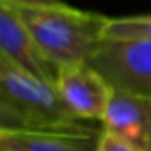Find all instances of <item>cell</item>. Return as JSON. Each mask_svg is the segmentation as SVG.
<instances>
[{"label": "cell", "mask_w": 151, "mask_h": 151, "mask_svg": "<svg viewBox=\"0 0 151 151\" xmlns=\"http://www.w3.org/2000/svg\"><path fill=\"white\" fill-rule=\"evenodd\" d=\"M98 151H143V150H140L138 146L128 143L127 140L120 138L119 135H115V133H112V132L102 128L101 138H99Z\"/></svg>", "instance_id": "9c48e42d"}, {"label": "cell", "mask_w": 151, "mask_h": 151, "mask_svg": "<svg viewBox=\"0 0 151 151\" xmlns=\"http://www.w3.org/2000/svg\"><path fill=\"white\" fill-rule=\"evenodd\" d=\"M57 89L68 109L83 120H104L114 89L88 62L62 65Z\"/></svg>", "instance_id": "277c9868"}, {"label": "cell", "mask_w": 151, "mask_h": 151, "mask_svg": "<svg viewBox=\"0 0 151 151\" xmlns=\"http://www.w3.org/2000/svg\"><path fill=\"white\" fill-rule=\"evenodd\" d=\"M10 5L17 10L47 59L59 68L88 62L104 39L106 15L81 10L65 2L49 7Z\"/></svg>", "instance_id": "7a4b0ae2"}, {"label": "cell", "mask_w": 151, "mask_h": 151, "mask_svg": "<svg viewBox=\"0 0 151 151\" xmlns=\"http://www.w3.org/2000/svg\"><path fill=\"white\" fill-rule=\"evenodd\" d=\"M88 63L107 80L115 91L151 98L150 41L102 39Z\"/></svg>", "instance_id": "3957f363"}, {"label": "cell", "mask_w": 151, "mask_h": 151, "mask_svg": "<svg viewBox=\"0 0 151 151\" xmlns=\"http://www.w3.org/2000/svg\"><path fill=\"white\" fill-rule=\"evenodd\" d=\"M13 5H29V7H49V5L63 4V0H4Z\"/></svg>", "instance_id": "30bf717a"}, {"label": "cell", "mask_w": 151, "mask_h": 151, "mask_svg": "<svg viewBox=\"0 0 151 151\" xmlns=\"http://www.w3.org/2000/svg\"><path fill=\"white\" fill-rule=\"evenodd\" d=\"M0 130H96L76 117L52 83L24 72L0 54Z\"/></svg>", "instance_id": "6da1fadb"}, {"label": "cell", "mask_w": 151, "mask_h": 151, "mask_svg": "<svg viewBox=\"0 0 151 151\" xmlns=\"http://www.w3.org/2000/svg\"><path fill=\"white\" fill-rule=\"evenodd\" d=\"M0 54L42 81L57 83L59 67L47 59L13 7L0 0Z\"/></svg>", "instance_id": "5b68a950"}, {"label": "cell", "mask_w": 151, "mask_h": 151, "mask_svg": "<svg viewBox=\"0 0 151 151\" xmlns=\"http://www.w3.org/2000/svg\"><path fill=\"white\" fill-rule=\"evenodd\" d=\"M102 128L140 150L151 151V98L114 89Z\"/></svg>", "instance_id": "8992f818"}, {"label": "cell", "mask_w": 151, "mask_h": 151, "mask_svg": "<svg viewBox=\"0 0 151 151\" xmlns=\"http://www.w3.org/2000/svg\"><path fill=\"white\" fill-rule=\"evenodd\" d=\"M104 39L151 42V13L107 17L104 24Z\"/></svg>", "instance_id": "ba28073f"}, {"label": "cell", "mask_w": 151, "mask_h": 151, "mask_svg": "<svg viewBox=\"0 0 151 151\" xmlns=\"http://www.w3.org/2000/svg\"><path fill=\"white\" fill-rule=\"evenodd\" d=\"M102 132L0 130L2 151H98Z\"/></svg>", "instance_id": "52a82bcc"}]
</instances>
